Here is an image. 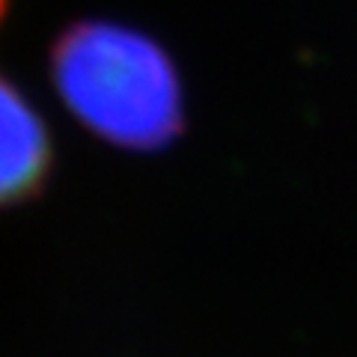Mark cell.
I'll list each match as a JSON object with an SVG mask.
<instances>
[{"instance_id":"cell-2","label":"cell","mask_w":357,"mask_h":357,"mask_svg":"<svg viewBox=\"0 0 357 357\" xmlns=\"http://www.w3.org/2000/svg\"><path fill=\"white\" fill-rule=\"evenodd\" d=\"M54 173V143L30 98L0 75V211L36 199Z\"/></svg>"},{"instance_id":"cell-3","label":"cell","mask_w":357,"mask_h":357,"mask_svg":"<svg viewBox=\"0 0 357 357\" xmlns=\"http://www.w3.org/2000/svg\"><path fill=\"white\" fill-rule=\"evenodd\" d=\"M6 13H9V0H0V24L6 21Z\"/></svg>"},{"instance_id":"cell-1","label":"cell","mask_w":357,"mask_h":357,"mask_svg":"<svg viewBox=\"0 0 357 357\" xmlns=\"http://www.w3.org/2000/svg\"><path fill=\"white\" fill-rule=\"evenodd\" d=\"M51 81L81 126L126 152H164L185 134V86L158 39L122 21L81 18L57 33Z\"/></svg>"}]
</instances>
